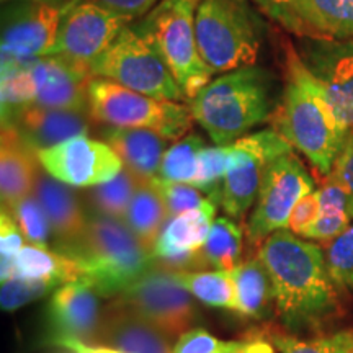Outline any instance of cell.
<instances>
[{
	"label": "cell",
	"instance_id": "cell-30",
	"mask_svg": "<svg viewBox=\"0 0 353 353\" xmlns=\"http://www.w3.org/2000/svg\"><path fill=\"white\" fill-rule=\"evenodd\" d=\"M260 13L301 39L324 38L316 25L312 0H250Z\"/></svg>",
	"mask_w": 353,
	"mask_h": 353
},
{
	"label": "cell",
	"instance_id": "cell-19",
	"mask_svg": "<svg viewBox=\"0 0 353 353\" xmlns=\"http://www.w3.org/2000/svg\"><path fill=\"white\" fill-rule=\"evenodd\" d=\"M88 112L25 105L2 113V126H12L37 151L52 148L76 136H83L94 128Z\"/></svg>",
	"mask_w": 353,
	"mask_h": 353
},
{
	"label": "cell",
	"instance_id": "cell-9",
	"mask_svg": "<svg viewBox=\"0 0 353 353\" xmlns=\"http://www.w3.org/2000/svg\"><path fill=\"white\" fill-rule=\"evenodd\" d=\"M132 21L120 13L92 2L69 0L61 13L56 41L50 54L90 72L123 30Z\"/></svg>",
	"mask_w": 353,
	"mask_h": 353
},
{
	"label": "cell",
	"instance_id": "cell-14",
	"mask_svg": "<svg viewBox=\"0 0 353 353\" xmlns=\"http://www.w3.org/2000/svg\"><path fill=\"white\" fill-rule=\"evenodd\" d=\"M41 169L69 187L92 188L123 170V161L103 139L76 136L38 151Z\"/></svg>",
	"mask_w": 353,
	"mask_h": 353
},
{
	"label": "cell",
	"instance_id": "cell-32",
	"mask_svg": "<svg viewBox=\"0 0 353 353\" xmlns=\"http://www.w3.org/2000/svg\"><path fill=\"white\" fill-rule=\"evenodd\" d=\"M206 148L205 141L196 132H188L167 149L159 175L169 182L193 185L198 175L200 154Z\"/></svg>",
	"mask_w": 353,
	"mask_h": 353
},
{
	"label": "cell",
	"instance_id": "cell-17",
	"mask_svg": "<svg viewBox=\"0 0 353 353\" xmlns=\"http://www.w3.org/2000/svg\"><path fill=\"white\" fill-rule=\"evenodd\" d=\"M100 298L103 296L99 290L82 276L61 285L48 306V321L54 330V339L95 343L103 312Z\"/></svg>",
	"mask_w": 353,
	"mask_h": 353
},
{
	"label": "cell",
	"instance_id": "cell-37",
	"mask_svg": "<svg viewBox=\"0 0 353 353\" xmlns=\"http://www.w3.org/2000/svg\"><path fill=\"white\" fill-rule=\"evenodd\" d=\"M54 288H59L56 283L46 280H28V278L10 276L2 281L0 290V304L3 311H15L25 304L37 301Z\"/></svg>",
	"mask_w": 353,
	"mask_h": 353
},
{
	"label": "cell",
	"instance_id": "cell-28",
	"mask_svg": "<svg viewBox=\"0 0 353 353\" xmlns=\"http://www.w3.org/2000/svg\"><path fill=\"white\" fill-rule=\"evenodd\" d=\"M172 276L192 294L193 298L211 307L231 309L237 312L236 285L231 273L224 270H180Z\"/></svg>",
	"mask_w": 353,
	"mask_h": 353
},
{
	"label": "cell",
	"instance_id": "cell-11",
	"mask_svg": "<svg viewBox=\"0 0 353 353\" xmlns=\"http://www.w3.org/2000/svg\"><path fill=\"white\" fill-rule=\"evenodd\" d=\"M291 151L293 148L275 130L249 132L236 143L229 144L221 208L234 219L245 216L257 200L267 165L273 159Z\"/></svg>",
	"mask_w": 353,
	"mask_h": 353
},
{
	"label": "cell",
	"instance_id": "cell-44",
	"mask_svg": "<svg viewBox=\"0 0 353 353\" xmlns=\"http://www.w3.org/2000/svg\"><path fill=\"white\" fill-rule=\"evenodd\" d=\"M92 2L100 3V6L120 13L131 21H136L148 15L161 0H92Z\"/></svg>",
	"mask_w": 353,
	"mask_h": 353
},
{
	"label": "cell",
	"instance_id": "cell-38",
	"mask_svg": "<svg viewBox=\"0 0 353 353\" xmlns=\"http://www.w3.org/2000/svg\"><path fill=\"white\" fill-rule=\"evenodd\" d=\"M325 259L339 288L353 291V223L345 232L329 242Z\"/></svg>",
	"mask_w": 353,
	"mask_h": 353
},
{
	"label": "cell",
	"instance_id": "cell-10",
	"mask_svg": "<svg viewBox=\"0 0 353 353\" xmlns=\"http://www.w3.org/2000/svg\"><path fill=\"white\" fill-rule=\"evenodd\" d=\"M314 190V180L294 151L273 159L263 172L257 200L247 223L249 241L262 244L270 234L288 229L294 206Z\"/></svg>",
	"mask_w": 353,
	"mask_h": 353
},
{
	"label": "cell",
	"instance_id": "cell-5",
	"mask_svg": "<svg viewBox=\"0 0 353 353\" xmlns=\"http://www.w3.org/2000/svg\"><path fill=\"white\" fill-rule=\"evenodd\" d=\"M195 23L198 51L213 74L257 63L265 21L250 0H201Z\"/></svg>",
	"mask_w": 353,
	"mask_h": 353
},
{
	"label": "cell",
	"instance_id": "cell-45",
	"mask_svg": "<svg viewBox=\"0 0 353 353\" xmlns=\"http://www.w3.org/2000/svg\"><path fill=\"white\" fill-rule=\"evenodd\" d=\"M52 342H54L56 345L64 347L65 350L72 353H123V352L114 350V348L97 345V343L81 342V341H76V339H52Z\"/></svg>",
	"mask_w": 353,
	"mask_h": 353
},
{
	"label": "cell",
	"instance_id": "cell-25",
	"mask_svg": "<svg viewBox=\"0 0 353 353\" xmlns=\"http://www.w3.org/2000/svg\"><path fill=\"white\" fill-rule=\"evenodd\" d=\"M169 219V210H167L161 193L149 180H143L136 190L125 216L126 226L143 242L145 249L154 254L159 236Z\"/></svg>",
	"mask_w": 353,
	"mask_h": 353
},
{
	"label": "cell",
	"instance_id": "cell-3",
	"mask_svg": "<svg viewBox=\"0 0 353 353\" xmlns=\"http://www.w3.org/2000/svg\"><path fill=\"white\" fill-rule=\"evenodd\" d=\"M273 90L270 70L255 64L211 79L188 107L214 145H229L270 120L276 108Z\"/></svg>",
	"mask_w": 353,
	"mask_h": 353
},
{
	"label": "cell",
	"instance_id": "cell-36",
	"mask_svg": "<svg viewBox=\"0 0 353 353\" xmlns=\"http://www.w3.org/2000/svg\"><path fill=\"white\" fill-rule=\"evenodd\" d=\"M15 218L21 231H23L26 241L32 244L48 245V241L52 236L51 224L44 213L43 206L39 205L37 196L30 195L23 200L17 201L10 208H2Z\"/></svg>",
	"mask_w": 353,
	"mask_h": 353
},
{
	"label": "cell",
	"instance_id": "cell-34",
	"mask_svg": "<svg viewBox=\"0 0 353 353\" xmlns=\"http://www.w3.org/2000/svg\"><path fill=\"white\" fill-rule=\"evenodd\" d=\"M229 145H206L200 154V165L193 187L221 206L223 185L226 179Z\"/></svg>",
	"mask_w": 353,
	"mask_h": 353
},
{
	"label": "cell",
	"instance_id": "cell-21",
	"mask_svg": "<svg viewBox=\"0 0 353 353\" xmlns=\"http://www.w3.org/2000/svg\"><path fill=\"white\" fill-rule=\"evenodd\" d=\"M38 151L12 126H2L0 138V195L2 208L33 195L39 174Z\"/></svg>",
	"mask_w": 353,
	"mask_h": 353
},
{
	"label": "cell",
	"instance_id": "cell-46",
	"mask_svg": "<svg viewBox=\"0 0 353 353\" xmlns=\"http://www.w3.org/2000/svg\"><path fill=\"white\" fill-rule=\"evenodd\" d=\"M242 347H244V341L239 342V345H237L236 350H232V352H229V353H242Z\"/></svg>",
	"mask_w": 353,
	"mask_h": 353
},
{
	"label": "cell",
	"instance_id": "cell-22",
	"mask_svg": "<svg viewBox=\"0 0 353 353\" xmlns=\"http://www.w3.org/2000/svg\"><path fill=\"white\" fill-rule=\"evenodd\" d=\"M72 188L52 179L43 169L39 170L34 185L33 195L43 206L51 224L52 236L59 241V247L74 244L81 239L88 223V213Z\"/></svg>",
	"mask_w": 353,
	"mask_h": 353
},
{
	"label": "cell",
	"instance_id": "cell-29",
	"mask_svg": "<svg viewBox=\"0 0 353 353\" xmlns=\"http://www.w3.org/2000/svg\"><path fill=\"white\" fill-rule=\"evenodd\" d=\"M244 234L236 221L216 218L208 241L201 250L203 268L231 272L241 263Z\"/></svg>",
	"mask_w": 353,
	"mask_h": 353
},
{
	"label": "cell",
	"instance_id": "cell-20",
	"mask_svg": "<svg viewBox=\"0 0 353 353\" xmlns=\"http://www.w3.org/2000/svg\"><path fill=\"white\" fill-rule=\"evenodd\" d=\"M174 337L125 304L113 301L101 312L95 343L123 353H174Z\"/></svg>",
	"mask_w": 353,
	"mask_h": 353
},
{
	"label": "cell",
	"instance_id": "cell-42",
	"mask_svg": "<svg viewBox=\"0 0 353 353\" xmlns=\"http://www.w3.org/2000/svg\"><path fill=\"white\" fill-rule=\"evenodd\" d=\"M317 216H319V190H314L303 196L294 206L293 213L290 216L288 229L299 237H306L309 229L316 223Z\"/></svg>",
	"mask_w": 353,
	"mask_h": 353
},
{
	"label": "cell",
	"instance_id": "cell-41",
	"mask_svg": "<svg viewBox=\"0 0 353 353\" xmlns=\"http://www.w3.org/2000/svg\"><path fill=\"white\" fill-rule=\"evenodd\" d=\"M239 342H223L205 329H192L176 339L174 353H229Z\"/></svg>",
	"mask_w": 353,
	"mask_h": 353
},
{
	"label": "cell",
	"instance_id": "cell-16",
	"mask_svg": "<svg viewBox=\"0 0 353 353\" xmlns=\"http://www.w3.org/2000/svg\"><path fill=\"white\" fill-rule=\"evenodd\" d=\"M216 211L218 205L208 198L205 205L195 210L172 216L154 249L156 262L172 272L203 268L201 250L208 241Z\"/></svg>",
	"mask_w": 353,
	"mask_h": 353
},
{
	"label": "cell",
	"instance_id": "cell-1",
	"mask_svg": "<svg viewBox=\"0 0 353 353\" xmlns=\"http://www.w3.org/2000/svg\"><path fill=\"white\" fill-rule=\"evenodd\" d=\"M259 257L275 290V314L288 332H317L339 316V285L321 245L281 229L260 244Z\"/></svg>",
	"mask_w": 353,
	"mask_h": 353
},
{
	"label": "cell",
	"instance_id": "cell-35",
	"mask_svg": "<svg viewBox=\"0 0 353 353\" xmlns=\"http://www.w3.org/2000/svg\"><path fill=\"white\" fill-rule=\"evenodd\" d=\"M312 8L322 37L353 39V0H312Z\"/></svg>",
	"mask_w": 353,
	"mask_h": 353
},
{
	"label": "cell",
	"instance_id": "cell-23",
	"mask_svg": "<svg viewBox=\"0 0 353 353\" xmlns=\"http://www.w3.org/2000/svg\"><path fill=\"white\" fill-rule=\"evenodd\" d=\"M101 138L118 154L123 165L141 180L159 175L167 149L174 143L161 132L143 128L103 126Z\"/></svg>",
	"mask_w": 353,
	"mask_h": 353
},
{
	"label": "cell",
	"instance_id": "cell-4",
	"mask_svg": "<svg viewBox=\"0 0 353 353\" xmlns=\"http://www.w3.org/2000/svg\"><path fill=\"white\" fill-rule=\"evenodd\" d=\"M82 278L90 281L103 298H114L156 267V255L145 249L125 221L88 213L85 232L77 242L61 245Z\"/></svg>",
	"mask_w": 353,
	"mask_h": 353
},
{
	"label": "cell",
	"instance_id": "cell-7",
	"mask_svg": "<svg viewBox=\"0 0 353 353\" xmlns=\"http://www.w3.org/2000/svg\"><path fill=\"white\" fill-rule=\"evenodd\" d=\"M88 113L99 125L152 130L174 143L187 136L195 121L188 105L152 99L107 79L90 81Z\"/></svg>",
	"mask_w": 353,
	"mask_h": 353
},
{
	"label": "cell",
	"instance_id": "cell-15",
	"mask_svg": "<svg viewBox=\"0 0 353 353\" xmlns=\"http://www.w3.org/2000/svg\"><path fill=\"white\" fill-rule=\"evenodd\" d=\"M299 56L314 76L342 130L353 132V39L304 38Z\"/></svg>",
	"mask_w": 353,
	"mask_h": 353
},
{
	"label": "cell",
	"instance_id": "cell-8",
	"mask_svg": "<svg viewBox=\"0 0 353 353\" xmlns=\"http://www.w3.org/2000/svg\"><path fill=\"white\" fill-rule=\"evenodd\" d=\"M90 74L94 79H107L152 99L188 103L187 95L156 48L132 25L118 34L112 46L92 65Z\"/></svg>",
	"mask_w": 353,
	"mask_h": 353
},
{
	"label": "cell",
	"instance_id": "cell-13",
	"mask_svg": "<svg viewBox=\"0 0 353 353\" xmlns=\"http://www.w3.org/2000/svg\"><path fill=\"white\" fill-rule=\"evenodd\" d=\"M64 6L39 0L3 2L2 61L26 63L50 54Z\"/></svg>",
	"mask_w": 353,
	"mask_h": 353
},
{
	"label": "cell",
	"instance_id": "cell-6",
	"mask_svg": "<svg viewBox=\"0 0 353 353\" xmlns=\"http://www.w3.org/2000/svg\"><path fill=\"white\" fill-rule=\"evenodd\" d=\"M201 0H161L132 28L156 48L187 99L213 79L196 43V10Z\"/></svg>",
	"mask_w": 353,
	"mask_h": 353
},
{
	"label": "cell",
	"instance_id": "cell-39",
	"mask_svg": "<svg viewBox=\"0 0 353 353\" xmlns=\"http://www.w3.org/2000/svg\"><path fill=\"white\" fill-rule=\"evenodd\" d=\"M149 182L161 193L162 200H164L167 210H169L170 218L185 213V211L195 210L208 201V196H203L200 190L193 187V185L169 182V180L161 179V176H154Z\"/></svg>",
	"mask_w": 353,
	"mask_h": 353
},
{
	"label": "cell",
	"instance_id": "cell-2",
	"mask_svg": "<svg viewBox=\"0 0 353 353\" xmlns=\"http://www.w3.org/2000/svg\"><path fill=\"white\" fill-rule=\"evenodd\" d=\"M285 68V88L270 117L272 130L327 176L348 134L335 118L319 82L293 48L286 51Z\"/></svg>",
	"mask_w": 353,
	"mask_h": 353
},
{
	"label": "cell",
	"instance_id": "cell-24",
	"mask_svg": "<svg viewBox=\"0 0 353 353\" xmlns=\"http://www.w3.org/2000/svg\"><path fill=\"white\" fill-rule=\"evenodd\" d=\"M229 273L236 285L237 314L254 321H265L275 314V290L259 255L241 262Z\"/></svg>",
	"mask_w": 353,
	"mask_h": 353
},
{
	"label": "cell",
	"instance_id": "cell-26",
	"mask_svg": "<svg viewBox=\"0 0 353 353\" xmlns=\"http://www.w3.org/2000/svg\"><path fill=\"white\" fill-rule=\"evenodd\" d=\"M12 276L28 280H46L57 286L81 278L76 262L63 252H54L48 245L28 242L13 265Z\"/></svg>",
	"mask_w": 353,
	"mask_h": 353
},
{
	"label": "cell",
	"instance_id": "cell-31",
	"mask_svg": "<svg viewBox=\"0 0 353 353\" xmlns=\"http://www.w3.org/2000/svg\"><path fill=\"white\" fill-rule=\"evenodd\" d=\"M143 180L134 175L130 169L123 170L108 182L92 187L87 193V201L94 213L125 221L132 196Z\"/></svg>",
	"mask_w": 353,
	"mask_h": 353
},
{
	"label": "cell",
	"instance_id": "cell-40",
	"mask_svg": "<svg viewBox=\"0 0 353 353\" xmlns=\"http://www.w3.org/2000/svg\"><path fill=\"white\" fill-rule=\"evenodd\" d=\"M26 244L28 241H26L19 223L8 211L2 210V214H0V262H2L0 263V275H2V281L12 276L15 260Z\"/></svg>",
	"mask_w": 353,
	"mask_h": 353
},
{
	"label": "cell",
	"instance_id": "cell-12",
	"mask_svg": "<svg viewBox=\"0 0 353 353\" xmlns=\"http://www.w3.org/2000/svg\"><path fill=\"white\" fill-rule=\"evenodd\" d=\"M113 299L174 339L192 330L198 321L195 298L172 276L170 270L157 265Z\"/></svg>",
	"mask_w": 353,
	"mask_h": 353
},
{
	"label": "cell",
	"instance_id": "cell-18",
	"mask_svg": "<svg viewBox=\"0 0 353 353\" xmlns=\"http://www.w3.org/2000/svg\"><path fill=\"white\" fill-rule=\"evenodd\" d=\"M28 68L33 83L32 105L88 112V85L94 79L88 70L54 54L28 61Z\"/></svg>",
	"mask_w": 353,
	"mask_h": 353
},
{
	"label": "cell",
	"instance_id": "cell-33",
	"mask_svg": "<svg viewBox=\"0 0 353 353\" xmlns=\"http://www.w3.org/2000/svg\"><path fill=\"white\" fill-rule=\"evenodd\" d=\"M267 339L280 353H353V329L311 337L275 330Z\"/></svg>",
	"mask_w": 353,
	"mask_h": 353
},
{
	"label": "cell",
	"instance_id": "cell-27",
	"mask_svg": "<svg viewBox=\"0 0 353 353\" xmlns=\"http://www.w3.org/2000/svg\"><path fill=\"white\" fill-rule=\"evenodd\" d=\"M352 221V205L345 190L327 175L319 188V216L306 234V239L329 244L350 228Z\"/></svg>",
	"mask_w": 353,
	"mask_h": 353
},
{
	"label": "cell",
	"instance_id": "cell-43",
	"mask_svg": "<svg viewBox=\"0 0 353 353\" xmlns=\"http://www.w3.org/2000/svg\"><path fill=\"white\" fill-rule=\"evenodd\" d=\"M329 175L345 190L353 213V132L348 134L345 144H343L342 151L339 154L337 161H335L334 169Z\"/></svg>",
	"mask_w": 353,
	"mask_h": 353
}]
</instances>
